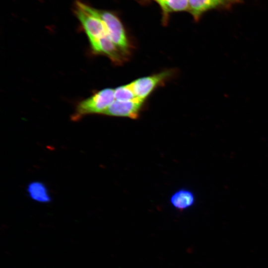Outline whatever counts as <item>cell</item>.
Returning <instances> with one entry per match:
<instances>
[{
    "label": "cell",
    "instance_id": "1",
    "mask_svg": "<svg viewBox=\"0 0 268 268\" xmlns=\"http://www.w3.org/2000/svg\"><path fill=\"white\" fill-rule=\"evenodd\" d=\"M114 100V89L109 88L102 89L79 102L71 116V120L77 121L88 115L103 114Z\"/></svg>",
    "mask_w": 268,
    "mask_h": 268
},
{
    "label": "cell",
    "instance_id": "5",
    "mask_svg": "<svg viewBox=\"0 0 268 268\" xmlns=\"http://www.w3.org/2000/svg\"><path fill=\"white\" fill-rule=\"evenodd\" d=\"M144 102L137 98L124 101L115 99L103 115L136 119L138 117Z\"/></svg>",
    "mask_w": 268,
    "mask_h": 268
},
{
    "label": "cell",
    "instance_id": "9",
    "mask_svg": "<svg viewBox=\"0 0 268 268\" xmlns=\"http://www.w3.org/2000/svg\"><path fill=\"white\" fill-rule=\"evenodd\" d=\"M26 189L28 196L33 201L48 203L52 200L47 187L41 182H31L27 185Z\"/></svg>",
    "mask_w": 268,
    "mask_h": 268
},
{
    "label": "cell",
    "instance_id": "7",
    "mask_svg": "<svg viewBox=\"0 0 268 268\" xmlns=\"http://www.w3.org/2000/svg\"><path fill=\"white\" fill-rule=\"evenodd\" d=\"M239 2V0H188V10L197 21L207 10L227 7Z\"/></svg>",
    "mask_w": 268,
    "mask_h": 268
},
{
    "label": "cell",
    "instance_id": "6",
    "mask_svg": "<svg viewBox=\"0 0 268 268\" xmlns=\"http://www.w3.org/2000/svg\"><path fill=\"white\" fill-rule=\"evenodd\" d=\"M89 42L91 49L95 54L105 55L115 64H122L127 59V57L107 35Z\"/></svg>",
    "mask_w": 268,
    "mask_h": 268
},
{
    "label": "cell",
    "instance_id": "11",
    "mask_svg": "<svg viewBox=\"0 0 268 268\" xmlns=\"http://www.w3.org/2000/svg\"><path fill=\"white\" fill-rule=\"evenodd\" d=\"M115 99L129 101L136 98L130 83L118 87L114 89Z\"/></svg>",
    "mask_w": 268,
    "mask_h": 268
},
{
    "label": "cell",
    "instance_id": "8",
    "mask_svg": "<svg viewBox=\"0 0 268 268\" xmlns=\"http://www.w3.org/2000/svg\"><path fill=\"white\" fill-rule=\"evenodd\" d=\"M170 201L174 207L183 210L191 207L195 203V197L190 190L181 189L171 196Z\"/></svg>",
    "mask_w": 268,
    "mask_h": 268
},
{
    "label": "cell",
    "instance_id": "4",
    "mask_svg": "<svg viewBox=\"0 0 268 268\" xmlns=\"http://www.w3.org/2000/svg\"><path fill=\"white\" fill-rule=\"evenodd\" d=\"M174 73L173 70H166L157 74L138 78L130 84L136 97L144 101L157 87L163 84Z\"/></svg>",
    "mask_w": 268,
    "mask_h": 268
},
{
    "label": "cell",
    "instance_id": "10",
    "mask_svg": "<svg viewBox=\"0 0 268 268\" xmlns=\"http://www.w3.org/2000/svg\"><path fill=\"white\" fill-rule=\"evenodd\" d=\"M158 3L164 14L188 10V0H153Z\"/></svg>",
    "mask_w": 268,
    "mask_h": 268
},
{
    "label": "cell",
    "instance_id": "2",
    "mask_svg": "<svg viewBox=\"0 0 268 268\" xmlns=\"http://www.w3.org/2000/svg\"><path fill=\"white\" fill-rule=\"evenodd\" d=\"M97 15L102 21L107 35L114 44L127 57L130 54L131 46L125 30L119 18L110 11L94 8Z\"/></svg>",
    "mask_w": 268,
    "mask_h": 268
},
{
    "label": "cell",
    "instance_id": "3",
    "mask_svg": "<svg viewBox=\"0 0 268 268\" xmlns=\"http://www.w3.org/2000/svg\"><path fill=\"white\" fill-rule=\"evenodd\" d=\"M74 11L89 42L107 35L104 24L95 13L94 8L80 1H76Z\"/></svg>",
    "mask_w": 268,
    "mask_h": 268
}]
</instances>
